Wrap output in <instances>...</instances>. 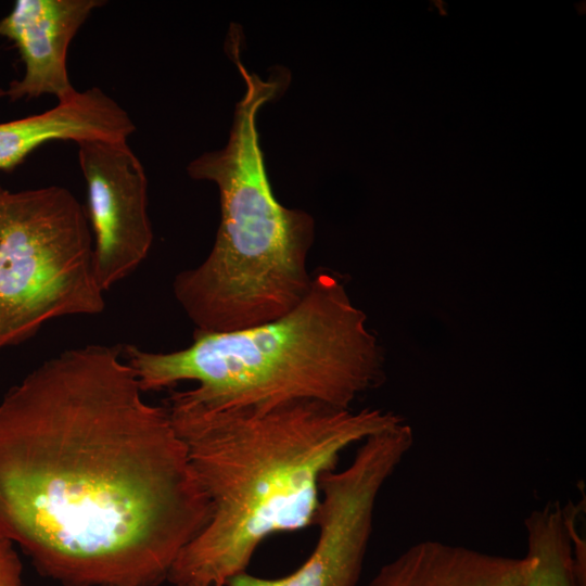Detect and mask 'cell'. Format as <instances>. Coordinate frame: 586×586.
Here are the masks:
<instances>
[{
	"mask_svg": "<svg viewBox=\"0 0 586 586\" xmlns=\"http://www.w3.org/2000/svg\"><path fill=\"white\" fill-rule=\"evenodd\" d=\"M122 352L66 349L0 398V527L64 586H156L211 515Z\"/></svg>",
	"mask_w": 586,
	"mask_h": 586,
	"instance_id": "obj_1",
	"label": "cell"
},
{
	"mask_svg": "<svg viewBox=\"0 0 586 586\" xmlns=\"http://www.w3.org/2000/svg\"><path fill=\"white\" fill-rule=\"evenodd\" d=\"M164 406L211 506L169 571L173 586H226L269 536L315 525L321 479L343 451L403 422L310 399L211 407L183 391Z\"/></svg>",
	"mask_w": 586,
	"mask_h": 586,
	"instance_id": "obj_2",
	"label": "cell"
},
{
	"mask_svg": "<svg viewBox=\"0 0 586 586\" xmlns=\"http://www.w3.org/2000/svg\"><path fill=\"white\" fill-rule=\"evenodd\" d=\"M241 36L227 38L229 56L245 81L225 148L192 161L187 171L216 183L220 224L207 257L179 272L173 282L176 301L196 331L226 332L273 320L307 294L313 275L307 257L315 237L313 217L278 202L272 193L256 117L278 99L290 75L276 68L268 79L249 73L240 59Z\"/></svg>",
	"mask_w": 586,
	"mask_h": 586,
	"instance_id": "obj_3",
	"label": "cell"
},
{
	"mask_svg": "<svg viewBox=\"0 0 586 586\" xmlns=\"http://www.w3.org/2000/svg\"><path fill=\"white\" fill-rule=\"evenodd\" d=\"M143 392L194 381L183 391L211 407L272 406L297 399L339 409L384 379V356L367 317L334 275L313 276L304 298L284 315L250 328L194 332L181 349L123 346Z\"/></svg>",
	"mask_w": 586,
	"mask_h": 586,
	"instance_id": "obj_4",
	"label": "cell"
},
{
	"mask_svg": "<svg viewBox=\"0 0 586 586\" xmlns=\"http://www.w3.org/2000/svg\"><path fill=\"white\" fill-rule=\"evenodd\" d=\"M85 208L66 188L0 184V349L48 321L105 307Z\"/></svg>",
	"mask_w": 586,
	"mask_h": 586,
	"instance_id": "obj_5",
	"label": "cell"
},
{
	"mask_svg": "<svg viewBox=\"0 0 586 586\" xmlns=\"http://www.w3.org/2000/svg\"><path fill=\"white\" fill-rule=\"evenodd\" d=\"M412 445L413 432L404 421L361 442L347 468L321 479L315 521L318 538L308 558L283 577L245 572L226 586H356L378 498Z\"/></svg>",
	"mask_w": 586,
	"mask_h": 586,
	"instance_id": "obj_6",
	"label": "cell"
},
{
	"mask_svg": "<svg viewBox=\"0 0 586 586\" xmlns=\"http://www.w3.org/2000/svg\"><path fill=\"white\" fill-rule=\"evenodd\" d=\"M78 162L94 234V273L105 292L137 269L151 250L148 179L127 141H82Z\"/></svg>",
	"mask_w": 586,
	"mask_h": 586,
	"instance_id": "obj_7",
	"label": "cell"
},
{
	"mask_svg": "<svg viewBox=\"0 0 586 586\" xmlns=\"http://www.w3.org/2000/svg\"><path fill=\"white\" fill-rule=\"evenodd\" d=\"M102 0H17L0 21V36L13 41L25 65L24 76L0 89L10 101L51 94L58 102L74 97L67 51L75 35Z\"/></svg>",
	"mask_w": 586,
	"mask_h": 586,
	"instance_id": "obj_8",
	"label": "cell"
},
{
	"mask_svg": "<svg viewBox=\"0 0 586 586\" xmlns=\"http://www.w3.org/2000/svg\"><path fill=\"white\" fill-rule=\"evenodd\" d=\"M526 573L525 557L422 540L382 565L369 586H525Z\"/></svg>",
	"mask_w": 586,
	"mask_h": 586,
	"instance_id": "obj_9",
	"label": "cell"
},
{
	"mask_svg": "<svg viewBox=\"0 0 586 586\" xmlns=\"http://www.w3.org/2000/svg\"><path fill=\"white\" fill-rule=\"evenodd\" d=\"M524 528L525 586H585V544L575 506L548 502L525 518Z\"/></svg>",
	"mask_w": 586,
	"mask_h": 586,
	"instance_id": "obj_10",
	"label": "cell"
},
{
	"mask_svg": "<svg viewBox=\"0 0 586 586\" xmlns=\"http://www.w3.org/2000/svg\"><path fill=\"white\" fill-rule=\"evenodd\" d=\"M0 586H23L22 563L14 543L0 527Z\"/></svg>",
	"mask_w": 586,
	"mask_h": 586,
	"instance_id": "obj_11",
	"label": "cell"
},
{
	"mask_svg": "<svg viewBox=\"0 0 586 586\" xmlns=\"http://www.w3.org/2000/svg\"><path fill=\"white\" fill-rule=\"evenodd\" d=\"M175 586H189V585H175Z\"/></svg>",
	"mask_w": 586,
	"mask_h": 586,
	"instance_id": "obj_12",
	"label": "cell"
}]
</instances>
